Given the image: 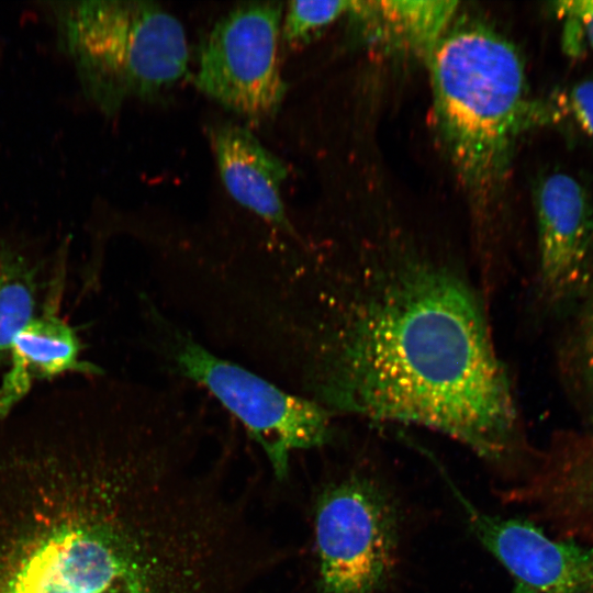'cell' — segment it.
Masks as SVG:
<instances>
[{"mask_svg":"<svg viewBox=\"0 0 593 593\" xmlns=\"http://www.w3.org/2000/svg\"><path fill=\"white\" fill-rule=\"evenodd\" d=\"M555 11L561 18L575 22L593 47V0L558 1L555 3Z\"/></svg>","mask_w":593,"mask_h":593,"instance_id":"cell-16","label":"cell"},{"mask_svg":"<svg viewBox=\"0 0 593 593\" xmlns=\"http://www.w3.org/2000/svg\"><path fill=\"white\" fill-rule=\"evenodd\" d=\"M320 593H381L400 547V513L376 478L350 472L326 485L315 504Z\"/></svg>","mask_w":593,"mask_h":593,"instance_id":"cell-6","label":"cell"},{"mask_svg":"<svg viewBox=\"0 0 593 593\" xmlns=\"http://www.w3.org/2000/svg\"><path fill=\"white\" fill-rule=\"evenodd\" d=\"M61 304L47 307L16 337L0 378V419L24 402L36 383L55 378L98 377L105 371L82 358L83 344L60 316Z\"/></svg>","mask_w":593,"mask_h":593,"instance_id":"cell-10","label":"cell"},{"mask_svg":"<svg viewBox=\"0 0 593 593\" xmlns=\"http://www.w3.org/2000/svg\"><path fill=\"white\" fill-rule=\"evenodd\" d=\"M210 139L222 181L233 199L269 228L299 236L281 199L282 160L247 128L231 122L211 126Z\"/></svg>","mask_w":593,"mask_h":593,"instance_id":"cell-11","label":"cell"},{"mask_svg":"<svg viewBox=\"0 0 593 593\" xmlns=\"http://www.w3.org/2000/svg\"><path fill=\"white\" fill-rule=\"evenodd\" d=\"M353 1H291L281 23V34L289 44L306 42L344 13H349Z\"/></svg>","mask_w":593,"mask_h":593,"instance_id":"cell-13","label":"cell"},{"mask_svg":"<svg viewBox=\"0 0 593 593\" xmlns=\"http://www.w3.org/2000/svg\"><path fill=\"white\" fill-rule=\"evenodd\" d=\"M9 233L0 228V287L9 262Z\"/></svg>","mask_w":593,"mask_h":593,"instance_id":"cell-18","label":"cell"},{"mask_svg":"<svg viewBox=\"0 0 593 593\" xmlns=\"http://www.w3.org/2000/svg\"><path fill=\"white\" fill-rule=\"evenodd\" d=\"M458 2L353 1L349 13L361 18L378 38L427 60L449 30Z\"/></svg>","mask_w":593,"mask_h":593,"instance_id":"cell-12","label":"cell"},{"mask_svg":"<svg viewBox=\"0 0 593 593\" xmlns=\"http://www.w3.org/2000/svg\"><path fill=\"white\" fill-rule=\"evenodd\" d=\"M49 15L81 90L107 115L160 96L189 71L183 26L158 3L59 1Z\"/></svg>","mask_w":593,"mask_h":593,"instance_id":"cell-4","label":"cell"},{"mask_svg":"<svg viewBox=\"0 0 593 593\" xmlns=\"http://www.w3.org/2000/svg\"><path fill=\"white\" fill-rule=\"evenodd\" d=\"M564 475L572 501L593 517V437L568 451Z\"/></svg>","mask_w":593,"mask_h":593,"instance_id":"cell-14","label":"cell"},{"mask_svg":"<svg viewBox=\"0 0 593 593\" xmlns=\"http://www.w3.org/2000/svg\"><path fill=\"white\" fill-rule=\"evenodd\" d=\"M569 103L582 131L593 138V80L577 83L570 92Z\"/></svg>","mask_w":593,"mask_h":593,"instance_id":"cell-15","label":"cell"},{"mask_svg":"<svg viewBox=\"0 0 593 593\" xmlns=\"http://www.w3.org/2000/svg\"><path fill=\"white\" fill-rule=\"evenodd\" d=\"M443 474L472 534L510 573V593H593V545L556 539L530 521L483 512Z\"/></svg>","mask_w":593,"mask_h":593,"instance_id":"cell-8","label":"cell"},{"mask_svg":"<svg viewBox=\"0 0 593 593\" xmlns=\"http://www.w3.org/2000/svg\"><path fill=\"white\" fill-rule=\"evenodd\" d=\"M581 357L585 378L593 394V302L584 318L581 335Z\"/></svg>","mask_w":593,"mask_h":593,"instance_id":"cell-17","label":"cell"},{"mask_svg":"<svg viewBox=\"0 0 593 593\" xmlns=\"http://www.w3.org/2000/svg\"><path fill=\"white\" fill-rule=\"evenodd\" d=\"M428 61L440 143L475 211L485 215L505 183L518 136L548 112L529 98L516 47L491 27H449Z\"/></svg>","mask_w":593,"mask_h":593,"instance_id":"cell-3","label":"cell"},{"mask_svg":"<svg viewBox=\"0 0 593 593\" xmlns=\"http://www.w3.org/2000/svg\"><path fill=\"white\" fill-rule=\"evenodd\" d=\"M489 299L460 259L404 240L347 255L286 244L249 290L247 355L334 417L423 427L503 465L522 439Z\"/></svg>","mask_w":593,"mask_h":593,"instance_id":"cell-1","label":"cell"},{"mask_svg":"<svg viewBox=\"0 0 593 593\" xmlns=\"http://www.w3.org/2000/svg\"><path fill=\"white\" fill-rule=\"evenodd\" d=\"M283 8L250 2L223 15L204 38L195 85L238 115L261 122L277 113L286 92L279 63Z\"/></svg>","mask_w":593,"mask_h":593,"instance_id":"cell-7","label":"cell"},{"mask_svg":"<svg viewBox=\"0 0 593 593\" xmlns=\"http://www.w3.org/2000/svg\"><path fill=\"white\" fill-rule=\"evenodd\" d=\"M539 283L546 299L562 302L588 282L593 262V205L571 175L552 172L535 193Z\"/></svg>","mask_w":593,"mask_h":593,"instance_id":"cell-9","label":"cell"},{"mask_svg":"<svg viewBox=\"0 0 593 593\" xmlns=\"http://www.w3.org/2000/svg\"><path fill=\"white\" fill-rule=\"evenodd\" d=\"M137 311L141 347L158 369L215 399L262 449L279 480L293 451L332 440L334 416L322 406L213 350L150 294L141 291Z\"/></svg>","mask_w":593,"mask_h":593,"instance_id":"cell-5","label":"cell"},{"mask_svg":"<svg viewBox=\"0 0 593 593\" xmlns=\"http://www.w3.org/2000/svg\"><path fill=\"white\" fill-rule=\"evenodd\" d=\"M21 536L0 559V593H212L195 517L135 465L96 466L80 508Z\"/></svg>","mask_w":593,"mask_h":593,"instance_id":"cell-2","label":"cell"}]
</instances>
